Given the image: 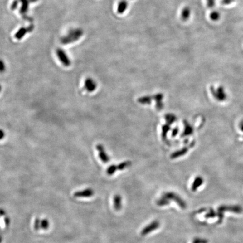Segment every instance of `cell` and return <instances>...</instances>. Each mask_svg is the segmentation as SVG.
<instances>
[{
  "label": "cell",
  "mask_w": 243,
  "mask_h": 243,
  "mask_svg": "<svg viewBox=\"0 0 243 243\" xmlns=\"http://www.w3.org/2000/svg\"><path fill=\"white\" fill-rule=\"evenodd\" d=\"M212 96L215 100L218 102L222 103L227 99V94L224 87L222 86H218L215 88L213 86H211L209 88Z\"/></svg>",
  "instance_id": "obj_1"
},
{
  "label": "cell",
  "mask_w": 243,
  "mask_h": 243,
  "mask_svg": "<svg viewBox=\"0 0 243 243\" xmlns=\"http://www.w3.org/2000/svg\"><path fill=\"white\" fill-rule=\"evenodd\" d=\"M83 34V31L80 29H72L69 31L68 34L66 36V37L63 38L61 40V42L64 44L72 43L78 40Z\"/></svg>",
  "instance_id": "obj_2"
},
{
  "label": "cell",
  "mask_w": 243,
  "mask_h": 243,
  "mask_svg": "<svg viewBox=\"0 0 243 243\" xmlns=\"http://www.w3.org/2000/svg\"><path fill=\"white\" fill-rule=\"evenodd\" d=\"M218 212H231L240 214L243 213V208L240 206H221L218 208Z\"/></svg>",
  "instance_id": "obj_3"
},
{
  "label": "cell",
  "mask_w": 243,
  "mask_h": 243,
  "mask_svg": "<svg viewBox=\"0 0 243 243\" xmlns=\"http://www.w3.org/2000/svg\"><path fill=\"white\" fill-rule=\"evenodd\" d=\"M163 197H166L167 199H172L176 202L179 206H180L182 209H185L186 207V204L185 202H183V200L181 199L178 195L175 194L173 192H167L164 195Z\"/></svg>",
  "instance_id": "obj_4"
},
{
  "label": "cell",
  "mask_w": 243,
  "mask_h": 243,
  "mask_svg": "<svg viewBox=\"0 0 243 243\" xmlns=\"http://www.w3.org/2000/svg\"><path fill=\"white\" fill-rule=\"evenodd\" d=\"M56 55L62 63V64L65 66H69L71 64V61L69 59L68 55H66V52L63 50L61 49H57L56 50Z\"/></svg>",
  "instance_id": "obj_5"
},
{
  "label": "cell",
  "mask_w": 243,
  "mask_h": 243,
  "mask_svg": "<svg viewBox=\"0 0 243 243\" xmlns=\"http://www.w3.org/2000/svg\"><path fill=\"white\" fill-rule=\"evenodd\" d=\"M96 149H97V152L99 153V156L100 159L101 160L103 163H108L110 160V158H109V155L106 154V152L104 149V147L101 144H98L96 146Z\"/></svg>",
  "instance_id": "obj_6"
},
{
  "label": "cell",
  "mask_w": 243,
  "mask_h": 243,
  "mask_svg": "<svg viewBox=\"0 0 243 243\" xmlns=\"http://www.w3.org/2000/svg\"><path fill=\"white\" fill-rule=\"evenodd\" d=\"M84 86L87 91L92 92L97 88V83L91 78H87L85 80Z\"/></svg>",
  "instance_id": "obj_7"
},
{
  "label": "cell",
  "mask_w": 243,
  "mask_h": 243,
  "mask_svg": "<svg viewBox=\"0 0 243 243\" xmlns=\"http://www.w3.org/2000/svg\"><path fill=\"white\" fill-rule=\"evenodd\" d=\"M159 225L160 224L158 221L153 222L143 230V231H141V235L143 236L146 235L150 232L154 231L155 230L158 229L159 227Z\"/></svg>",
  "instance_id": "obj_8"
},
{
  "label": "cell",
  "mask_w": 243,
  "mask_h": 243,
  "mask_svg": "<svg viewBox=\"0 0 243 243\" xmlns=\"http://www.w3.org/2000/svg\"><path fill=\"white\" fill-rule=\"evenodd\" d=\"M204 182V179L201 176H197L195 178L193 183L192 184V192H196L197 189L202 185Z\"/></svg>",
  "instance_id": "obj_9"
},
{
  "label": "cell",
  "mask_w": 243,
  "mask_h": 243,
  "mask_svg": "<svg viewBox=\"0 0 243 243\" xmlns=\"http://www.w3.org/2000/svg\"><path fill=\"white\" fill-rule=\"evenodd\" d=\"M128 7V2L126 0H121L120 2L118 3L117 7V12L119 14H123L125 12Z\"/></svg>",
  "instance_id": "obj_10"
},
{
  "label": "cell",
  "mask_w": 243,
  "mask_h": 243,
  "mask_svg": "<svg viewBox=\"0 0 243 243\" xmlns=\"http://www.w3.org/2000/svg\"><path fill=\"white\" fill-rule=\"evenodd\" d=\"M190 15H191L190 9L188 7H185L181 12V17L182 20L186 21L189 19V17H190Z\"/></svg>",
  "instance_id": "obj_11"
},
{
  "label": "cell",
  "mask_w": 243,
  "mask_h": 243,
  "mask_svg": "<svg viewBox=\"0 0 243 243\" xmlns=\"http://www.w3.org/2000/svg\"><path fill=\"white\" fill-rule=\"evenodd\" d=\"M122 199L119 195H117L114 197V207L115 210L119 211L121 208Z\"/></svg>",
  "instance_id": "obj_12"
},
{
  "label": "cell",
  "mask_w": 243,
  "mask_h": 243,
  "mask_svg": "<svg viewBox=\"0 0 243 243\" xmlns=\"http://www.w3.org/2000/svg\"><path fill=\"white\" fill-rule=\"evenodd\" d=\"M193 128L192 126L190 125V124L187 123L185 122V129L184 132L182 134V136H189L190 134H193Z\"/></svg>",
  "instance_id": "obj_13"
},
{
  "label": "cell",
  "mask_w": 243,
  "mask_h": 243,
  "mask_svg": "<svg viewBox=\"0 0 243 243\" xmlns=\"http://www.w3.org/2000/svg\"><path fill=\"white\" fill-rule=\"evenodd\" d=\"M22 2V6L20 8V12L22 14H25L28 11L29 6L28 0H20Z\"/></svg>",
  "instance_id": "obj_14"
},
{
  "label": "cell",
  "mask_w": 243,
  "mask_h": 243,
  "mask_svg": "<svg viewBox=\"0 0 243 243\" xmlns=\"http://www.w3.org/2000/svg\"><path fill=\"white\" fill-rule=\"evenodd\" d=\"M28 28H20L15 34V38H17V40H20L24 37V36L28 32Z\"/></svg>",
  "instance_id": "obj_15"
},
{
  "label": "cell",
  "mask_w": 243,
  "mask_h": 243,
  "mask_svg": "<svg viewBox=\"0 0 243 243\" xmlns=\"http://www.w3.org/2000/svg\"><path fill=\"white\" fill-rule=\"evenodd\" d=\"M188 150H189L188 148H183V149H182L181 150L176 152L174 154L172 155L171 157L172 158H175V157H178L179 156L183 155L185 154Z\"/></svg>",
  "instance_id": "obj_16"
},
{
  "label": "cell",
  "mask_w": 243,
  "mask_h": 243,
  "mask_svg": "<svg viewBox=\"0 0 243 243\" xmlns=\"http://www.w3.org/2000/svg\"><path fill=\"white\" fill-rule=\"evenodd\" d=\"M78 194H80L79 195H80V196H82V197H90L93 194V192L91 189H87L83 192H78Z\"/></svg>",
  "instance_id": "obj_17"
},
{
  "label": "cell",
  "mask_w": 243,
  "mask_h": 243,
  "mask_svg": "<svg viewBox=\"0 0 243 243\" xmlns=\"http://www.w3.org/2000/svg\"><path fill=\"white\" fill-rule=\"evenodd\" d=\"M131 164L130 162H124L123 163H120L118 166H117V168L119 170H123L124 169L126 168L127 167H129V166Z\"/></svg>",
  "instance_id": "obj_18"
},
{
  "label": "cell",
  "mask_w": 243,
  "mask_h": 243,
  "mask_svg": "<svg viewBox=\"0 0 243 243\" xmlns=\"http://www.w3.org/2000/svg\"><path fill=\"white\" fill-rule=\"evenodd\" d=\"M166 119L168 124H172L175 122V120H176V117L174 115L167 114L166 115Z\"/></svg>",
  "instance_id": "obj_19"
},
{
  "label": "cell",
  "mask_w": 243,
  "mask_h": 243,
  "mask_svg": "<svg viewBox=\"0 0 243 243\" xmlns=\"http://www.w3.org/2000/svg\"><path fill=\"white\" fill-rule=\"evenodd\" d=\"M218 213L215 212L213 209H212L210 212H208L207 214H206L205 217L209 218H214L216 217H218Z\"/></svg>",
  "instance_id": "obj_20"
},
{
  "label": "cell",
  "mask_w": 243,
  "mask_h": 243,
  "mask_svg": "<svg viewBox=\"0 0 243 243\" xmlns=\"http://www.w3.org/2000/svg\"><path fill=\"white\" fill-rule=\"evenodd\" d=\"M169 204L168 199H166V197H163V198L160 199V200H158L157 202V204L158 206H163L165 205H168Z\"/></svg>",
  "instance_id": "obj_21"
},
{
  "label": "cell",
  "mask_w": 243,
  "mask_h": 243,
  "mask_svg": "<svg viewBox=\"0 0 243 243\" xmlns=\"http://www.w3.org/2000/svg\"><path fill=\"white\" fill-rule=\"evenodd\" d=\"M116 170H117V166H114V165H112V166H110L107 169V173L109 175H112V174H113L116 171Z\"/></svg>",
  "instance_id": "obj_22"
},
{
  "label": "cell",
  "mask_w": 243,
  "mask_h": 243,
  "mask_svg": "<svg viewBox=\"0 0 243 243\" xmlns=\"http://www.w3.org/2000/svg\"><path fill=\"white\" fill-rule=\"evenodd\" d=\"M6 70V65L3 60L0 59V73H3Z\"/></svg>",
  "instance_id": "obj_23"
},
{
  "label": "cell",
  "mask_w": 243,
  "mask_h": 243,
  "mask_svg": "<svg viewBox=\"0 0 243 243\" xmlns=\"http://www.w3.org/2000/svg\"><path fill=\"white\" fill-rule=\"evenodd\" d=\"M208 240L206 239H202L199 238H197L193 241V243H208Z\"/></svg>",
  "instance_id": "obj_24"
},
{
  "label": "cell",
  "mask_w": 243,
  "mask_h": 243,
  "mask_svg": "<svg viewBox=\"0 0 243 243\" xmlns=\"http://www.w3.org/2000/svg\"><path fill=\"white\" fill-rule=\"evenodd\" d=\"M5 137V132L2 129H0V140H2Z\"/></svg>",
  "instance_id": "obj_25"
},
{
  "label": "cell",
  "mask_w": 243,
  "mask_h": 243,
  "mask_svg": "<svg viewBox=\"0 0 243 243\" xmlns=\"http://www.w3.org/2000/svg\"><path fill=\"white\" fill-rule=\"evenodd\" d=\"M218 14L217 12H213L211 14V19H212L217 20V19L218 18Z\"/></svg>",
  "instance_id": "obj_26"
},
{
  "label": "cell",
  "mask_w": 243,
  "mask_h": 243,
  "mask_svg": "<svg viewBox=\"0 0 243 243\" xmlns=\"http://www.w3.org/2000/svg\"><path fill=\"white\" fill-rule=\"evenodd\" d=\"M239 129H240V131L241 132H243V120L241 121L239 124Z\"/></svg>",
  "instance_id": "obj_27"
},
{
  "label": "cell",
  "mask_w": 243,
  "mask_h": 243,
  "mask_svg": "<svg viewBox=\"0 0 243 243\" xmlns=\"http://www.w3.org/2000/svg\"><path fill=\"white\" fill-rule=\"evenodd\" d=\"M207 1H208V6H212L213 5V0H207Z\"/></svg>",
  "instance_id": "obj_28"
},
{
  "label": "cell",
  "mask_w": 243,
  "mask_h": 243,
  "mask_svg": "<svg viewBox=\"0 0 243 243\" xmlns=\"http://www.w3.org/2000/svg\"><path fill=\"white\" fill-rule=\"evenodd\" d=\"M178 132V129H175L173 131V136H176V134H177V133Z\"/></svg>",
  "instance_id": "obj_29"
},
{
  "label": "cell",
  "mask_w": 243,
  "mask_h": 243,
  "mask_svg": "<svg viewBox=\"0 0 243 243\" xmlns=\"http://www.w3.org/2000/svg\"><path fill=\"white\" fill-rule=\"evenodd\" d=\"M1 90H2V87H1V85H0V92L1 91Z\"/></svg>",
  "instance_id": "obj_30"
}]
</instances>
